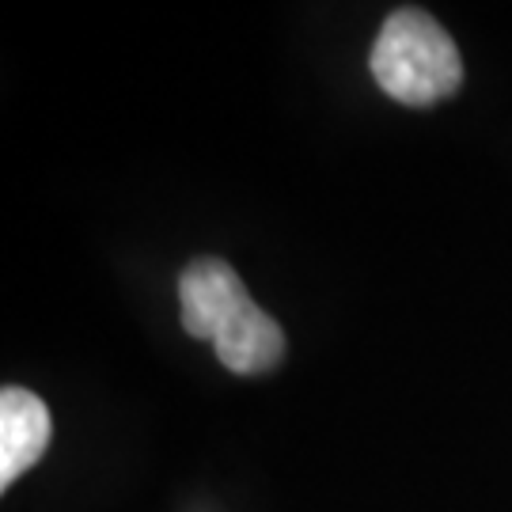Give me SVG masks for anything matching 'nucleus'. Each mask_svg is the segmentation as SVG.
Listing matches in <instances>:
<instances>
[{
  "instance_id": "1",
  "label": "nucleus",
  "mask_w": 512,
  "mask_h": 512,
  "mask_svg": "<svg viewBox=\"0 0 512 512\" xmlns=\"http://www.w3.org/2000/svg\"><path fill=\"white\" fill-rule=\"evenodd\" d=\"M372 76L391 99L406 107H429L459 88L463 61L452 35L421 8H399L376 35Z\"/></svg>"
},
{
  "instance_id": "2",
  "label": "nucleus",
  "mask_w": 512,
  "mask_h": 512,
  "mask_svg": "<svg viewBox=\"0 0 512 512\" xmlns=\"http://www.w3.org/2000/svg\"><path fill=\"white\" fill-rule=\"evenodd\" d=\"M255 304L243 277L220 262V258H194L179 277V308H183V327L190 338L217 342V334L239 311Z\"/></svg>"
},
{
  "instance_id": "3",
  "label": "nucleus",
  "mask_w": 512,
  "mask_h": 512,
  "mask_svg": "<svg viewBox=\"0 0 512 512\" xmlns=\"http://www.w3.org/2000/svg\"><path fill=\"white\" fill-rule=\"evenodd\" d=\"M54 421L46 403L27 387L0 391V486H12L50 448Z\"/></svg>"
},
{
  "instance_id": "4",
  "label": "nucleus",
  "mask_w": 512,
  "mask_h": 512,
  "mask_svg": "<svg viewBox=\"0 0 512 512\" xmlns=\"http://www.w3.org/2000/svg\"><path fill=\"white\" fill-rule=\"evenodd\" d=\"M217 361L236 376H262L281 361L285 353V334L277 327V319L270 311H262L258 304H247L236 319L217 334Z\"/></svg>"
}]
</instances>
